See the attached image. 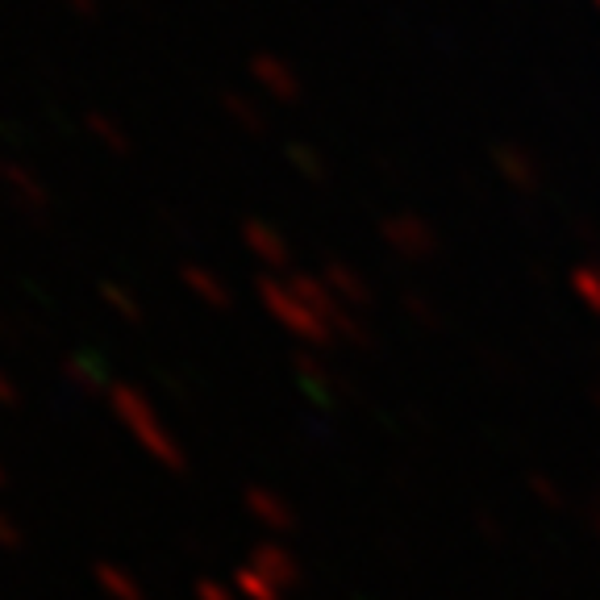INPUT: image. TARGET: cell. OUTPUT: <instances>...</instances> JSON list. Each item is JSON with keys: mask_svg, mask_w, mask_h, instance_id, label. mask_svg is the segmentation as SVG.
<instances>
[{"mask_svg": "<svg viewBox=\"0 0 600 600\" xmlns=\"http://www.w3.org/2000/svg\"><path fill=\"white\" fill-rule=\"evenodd\" d=\"M0 184L9 192V201L17 208H25V213H43V208L50 205V192L47 184H43V176H38L34 167H25V163H9Z\"/></svg>", "mask_w": 600, "mask_h": 600, "instance_id": "52a82bcc", "label": "cell"}, {"mask_svg": "<svg viewBox=\"0 0 600 600\" xmlns=\"http://www.w3.org/2000/svg\"><path fill=\"white\" fill-rule=\"evenodd\" d=\"M109 405H113L117 421H121L155 459L180 463V446H176L171 430L163 425V417L155 413L151 396L142 393V388H134V384H113V388H109Z\"/></svg>", "mask_w": 600, "mask_h": 600, "instance_id": "7a4b0ae2", "label": "cell"}, {"mask_svg": "<svg viewBox=\"0 0 600 600\" xmlns=\"http://www.w3.org/2000/svg\"><path fill=\"white\" fill-rule=\"evenodd\" d=\"M100 300H105V309L121 317V322L139 325L146 317V309H142V300L134 288H125V284H100Z\"/></svg>", "mask_w": 600, "mask_h": 600, "instance_id": "7c38bea8", "label": "cell"}, {"mask_svg": "<svg viewBox=\"0 0 600 600\" xmlns=\"http://www.w3.org/2000/svg\"><path fill=\"white\" fill-rule=\"evenodd\" d=\"M242 247H247V254H251L259 267H267L272 276H288V272H292V247H288L284 230L272 226V221H263V217L242 221Z\"/></svg>", "mask_w": 600, "mask_h": 600, "instance_id": "277c9868", "label": "cell"}, {"mask_svg": "<svg viewBox=\"0 0 600 600\" xmlns=\"http://www.w3.org/2000/svg\"><path fill=\"white\" fill-rule=\"evenodd\" d=\"M251 84L259 88V96H267L276 105H297L300 93H304L300 71L284 55H272V50L251 55Z\"/></svg>", "mask_w": 600, "mask_h": 600, "instance_id": "3957f363", "label": "cell"}, {"mask_svg": "<svg viewBox=\"0 0 600 600\" xmlns=\"http://www.w3.org/2000/svg\"><path fill=\"white\" fill-rule=\"evenodd\" d=\"M68 13H75V17H93L96 9H100V0H59Z\"/></svg>", "mask_w": 600, "mask_h": 600, "instance_id": "2e32d148", "label": "cell"}, {"mask_svg": "<svg viewBox=\"0 0 600 600\" xmlns=\"http://www.w3.org/2000/svg\"><path fill=\"white\" fill-rule=\"evenodd\" d=\"M4 167H9V163H4V159H0V180H4Z\"/></svg>", "mask_w": 600, "mask_h": 600, "instance_id": "e0dca14e", "label": "cell"}, {"mask_svg": "<svg viewBox=\"0 0 600 600\" xmlns=\"http://www.w3.org/2000/svg\"><path fill=\"white\" fill-rule=\"evenodd\" d=\"M288 284H292L300 297L322 313L325 322L338 329V338H359V322H355V313L329 292V284L322 279V272H288Z\"/></svg>", "mask_w": 600, "mask_h": 600, "instance_id": "5b68a950", "label": "cell"}, {"mask_svg": "<svg viewBox=\"0 0 600 600\" xmlns=\"http://www.w3.org/2000/svg\"><path fill=\"white\" fill-rule=\"evenodd\" d=\"M322 279L329 284V292L347 304L350 313H359V309H368V304H371L368 279L359 276L350 263H343V259H329V263L322 267Z\"/></svg>", "mask_w": 600, "mask_h": 600, "instance_id": "9c48e42d", "label": "cell"}, {"mask_svg": "<svg viewBox=\"0 0 600 600\" xmlns=\"http://www.w3.org/2000/svg\"><path fill=\"white\" fill-rule=\"evenodd\" d=\"M180 279H184V288L192 292V300H201L205 309H230L233 297H230V284L217 276L213 267H205V263H184L180 267Z\"/></svg>", "mask_w": 600, "mask_h": 600, "instance_id": "ba28073f", "label": "cell"}, {"mask_svg": "<svg viewBox=\"0 0 600 600\" xmlns=\"http://www.w3.org/2000/svg\"><path fill=\"white\" fill-rule=\"evenodd\" d=\"M221 109H226L230 121H238L247 134H259V130H263V109H259V100H251V96L226 93L221 96Z\"/></svg>", "mask_w": 600, "mask_h": 600, "instance_id": "5bb4252c", "label": "cell"}, {"mask_svg": "<svg viewBox=\"0 0 600 600\" xmlns=\"http://www.w3.org/2000/svg\"><path fill=\"white\" fill-rule=\"evenodd\" d=\"M288 167L297 171L300 180H313V184H322L325 167H329V163H325L322 151H313L309 142H292V146H288Z\"/></svg>", "mask_w": 600, "mask_h": 600, "instance_id": "4fadbf2b", "label": "cell"}, {"mask_svg": "<svg viewBox=\"0 0 600 600\" xmlns=\"http://www.w3.org/2000/svg\"><path fill=\"white\" fill-rule=\"evenodd\" d=\"M380 238H384V247L396 251L400 259H425V254L434 251V230H430L421 217H413V213H393V217H384Z\"/></svg>", "mask_w": 600, "mask_h": 600, "instance_id": "8992f818", "label": "cell"}, {"mask_svg": "<svg viewBox=\"0 0 600 600\" xmlns=\"http://www.w3.org/2000/svg\"><path fill=\"white\" fill-rule=\"evenodd\" d=\"M17 396H22V388H17V380H13L9 371L0 368V405H17Z\"/></svg>", "mask_w": 600, "mask_h": 600, "instance_id": "9a60e30c", "label": "cell"}, {"mask_svg": "<svg viewBox=\"0 0 600 600\" xmlns=\"http://www.w3.org/2000/svg\"><path fill=\"white\" fill-rule=\"evenodd\" d=\"M63 380L75 384L80 393H100V388L109 393V388H113V384L105 380V363L93 359V355H68V359H63Z\"/></svg>", "mask_w": 600, "mask_h": 600, "instance_id": "8fae6325", "label": "cell"}, {"mask_svg": "<svg viewBox=\"0 0 600 600\" xmlns=\"http://www.w3.org/2000/svg\"><path fill=\"white\" fill-rule=\"evenodd\" d=\"M84 130H88V139L100 146V151H109V155H130L134 151V139H130V130L117 121L113 113H88L84 117Z\"/></svg>", "mask_w": 600, "mask_h": 600, "instance_id": "30bf717a", "label": "cell"}, {"mask_svg": "<svg viewBox=\"0 0 600 600\" xmlns=\"http://www.w3.org/2000/svg\"><path fill=\"white\" fill-rule=\"evenodd\" d=\"M254 297L267 309V317H272L284 334H292L304 350H325L338 343V329L325 322L309 300L300 297L297 288L288 284V276H259L254 279Z\"/></svg>", "mask_w": 600, "mask_h": 600, "instance_id": "6da1fadb", "label": "cell"}]
</instances>
